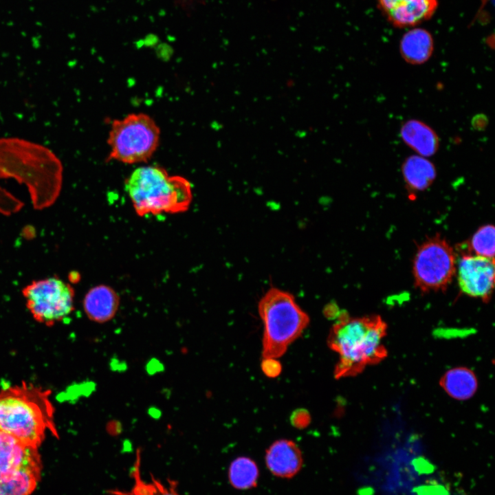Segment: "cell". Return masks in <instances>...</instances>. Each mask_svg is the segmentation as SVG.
<instances>
[{
    "label": "cell",
    "instance_id": "1",
    "mask_svg": "<svg viewBox=\"0 0 495 495\" xmlns=\"http://www.w3.org/2000/svg\"><path fill=\"white\" fill-rule=\"evenodd\" d=\"M63 172L60 160L50 148L18 138H0V179L14 178L24 184L35 209L55 202Z\"/></svg>",
    "mask_w": 495,
    "mask_h": 495
},
{
    "label": "cell",
    "instance_id": "2",
    "mask_svg": "<svg viewBox=\"0 0 495 495\" xmlns=\"http://www.w3.org/2000/svg\"><path fill=\"white\" fill-rule=\"evenodd\" d=\"M0 430L35 448L47 432L57 437L50 390L26 383L0 389Z\"/></svg>",
    "mask_w": 495,
    "mask_h": 495
},
{
    "label": "cell",
    "instance_id": "3",
    "mask_svg": "<svg viewBox=\"0 0 495 495\" xmlns=\"http://www.w3.org/2000/svg\"><path fill=\"white\" fill-rule=\"evenodd\" d=\"M387 325L378 315L351 318L342 316L331 328L328 346L339 354L336 379L356 375L387 355L383 340Z\"/></svg>",
    "mask_w": 495,
    "mask_h": 495
},
{
    "label": "cell",
    "instance_id": "4",
    "mask_svg": "<svg viewBox=\"0 0 495 495\" xmlns=\"http://www.w3.org/2000/svg\"><path fill=\"white\" fill-rule=\"evenodd\" d=\"M124 189L140 217L184 212L192 201L190 182L180 175H170L158 166L135 169L126 178Z\"/></svg>",
    "mask_w": 495,
    "mask_h": 495
},
{
    "label": "cell",
    "instance_id": "5",
    "mask_svg": "<svg viewBox=\"0 0 495 495\" xmlns=\"http://www.w3.org/2000/svg\"><path fill=\"white\" fill-rule=\"evenodd\" d=\"M258 310L264 324L263 358L282 356L309 322L294 296L277 287H271L265 293L258 302Z\"/></svg>",
    "mask_w": 495,
    "mask_h": 495
},
{
    "label": "cell",
    "instance_id": "6",
    "mask_svg": "<svg viewBox=\"0 0 495 495\" xmlns=\"http://www.w3.org/2000/svg\"><path fill=\"white\" fill-rule=\"evenodd\" d=\"M160 139V129L151 116L130 113L111 123L108 160L128 164L146 162L157 150Z\"/></svg>",
    "mask_w": 495,
    "mask_h": 495
},
{
    "label": "cell",
    "instance_id": "7",
    "mask_svg": "<svg viewBox=\"0 0 495 495\" xmlns=\"http://www.w3.org/2000/svg\"><path fill=\"white\" fill-rule=\"evenodd\" d=\"M22 294L34 320L47 326L65 320L74 310V289L57 276L32 280Z\"/></svg>",
    "mask_w": 495,
    "mask_h": 495
},
{
    "label": "cell",
    "instance_id": "8",
    "mask_svg": "<svg viewBox=\"0 0 495 495\" xmlns=\"http://www.w3.org/2000/svg\"><path fill=\"white\" fill-rule=\"evenodd\" d=\"M456 254L439 235L429 238L417 248L412 264L415 286L422 292L445 291L456 272Z\"/></svg>",
    "mask_w": 495,
    "mask_h": 495
},
{
    "label": "cell",
    "instance_id": "9",
    "mask_svg": "<svg viewBox=\"0 0 495 495\" xmlns=\"http://www.w3.org/2000/svg\"><path fill=\"white\" fill-rule=\"evenodd\" d=\"M457 280L463 293L487 302L494 283V259L463 253L457 264Z\"/></svg>",
    "mask_w": 495,
    "mask_h": 495
},
{
    "label": "cell",
    "instance_id": "10",
    "mask_svg": "<svg viewBox=\"0 0 495 495\" xmlns=\"http://www.w3.org/2000/svg\"><path fill=\"white\" fill-rule=\"evenodd\" d=\"M389 21L399 28L414 26L430 18L437 0H377Z\"/></svg>",
    "mask_w": 495,
    "mask_h": 495
},
{
    "label": "cell",
    "instance_id": "11",
    "mask_svg": "<svg viewBox=\"0 0 495 495\" xmlns=\"http://www.w3.org/2000/svg\"><path fill=\"white\" fill-rule=\"evenodd\" d=\"M265 463L267 469L274 476L292 478L301 470L303 456L300 448L293 441L279 439L267 449Z\"/></svg>",
    "mask_w": 495,
    "mask_h": 495
},
{
    "label": "cell",
    "instance_id": "12",
    "mask_svg": "<svg viewBox=\"0 0 495 495\" xmlns=\"http://www.w3.org/2000/svg\"><path fill=\"white\" fill-rule=\"evenodd\" d=\"M120 302L119 295L112 287L99 285L91 287L85 294L83 309L89 320L102 324L113 318Z\"/></svg>",
    "mask_w": 495,
    "mask_h": 495
},
{
    "label": "cell",
    "instance_id": "13",
    "mask_svg": "<svg viewBox=\"0 0 495 495\" xmlns=\"http://www.w3.org/2000/svg\"><path fill=\"white\" fill-rule=\"evenodd\" d=\"M399 135L407 146L422 157H432L439 148L438 134L421 120L413 118L405 121L400 127Z\"/></svg>",
    "mask_w": 495,
    "mask_h": 495
},
{
    "label": "cell",
    "instance_id": "14",
    "mask_svg": "<svg viewBox=\"0 0 495 495\" xmlns=\"http://www.w3.org/2000/svg\"><path fill=\"white\" fill-rule=\"evenodd\" d=\"M41 465L38 448L27 446L0 430V471Z\"/></svg>",
    "mask_w": 495,
    "mask_h": 495
},
{
    "label": "cell",
    "instance_id": "15",
    "mask_svg": "<svg viewBox=\"0 0 495 495\" xmlns=\"http://www.w3.org/2000/svg\"><path fill=\"white\" fill-rule=\"evenodd\" d=\"M41 465L0 471V495H30L41 475Z\"/></svg>",
    "mask_w": 495,
    "mask_h": 495
},
{
    "label": "cell",
    "instance_id": "16",
    "mask_svg": "<svg viewBox=\"0 0 495 495\" xmlns=\"http://www.w3.org/2000/svg\"><path fill=\"white\" fill-rule=\"evenodd\" d=\"M402 174L408 190L421 192L428 188L437 177L432 162L419 155L407 157L402 164Z\"/></svg>",
    "mask_w": 495,
    "mask_h": 495
},
{
    "label": "cell",
    "instance_id": "17",
    "mask_svg": "<svg viewBox=\"0 0 495 495\" xmlns=\"http://www.w3.org/2000/svg\"><path fill=\"white\" fill-rule=\"evenodd\" d=\"M434 41L432 35L422 28H414L404 34L400 41L399 52L408 64L419 65L432 56Z\"/></svg>",
    "mask_w": 495,
    "mask_h": 495
},
{
    "label": "cell",
    "instance_id": "18",
    "mask_svg": "<svg viewBox=\"0 0 495 495\" xmlns=\"http://www.w3.org/2000/svg\"><path fill=\"white\" fill-rule=\"evenodd\" d=\"M133 485L128 490H110L111 495H180L175 482L168 480L166 483L151 476L150 479L142 477L140 470V454L137 452L136 460L132 470Z\"/></svg>",
    "mask_w": 495,
    "mask_h": 495
},
{
    "label": "cell",
    "instance_id": "19",
    "mask_svg": "<svg viewBox=\"0 0 495 495\" xmlns=\"http://www.w3.org/2000/svg\"><path fill=\"white\" fill-rule=\"evenodd\" d=\"M440 384L448 395L458 400L470 398L478 387L474 373L464 367L448 370L441 378Z\"/></svg>",
    "mask_w": 495,
    "mask_h": 495
},
{
    "label": "cell",
    "instance_id": "20",
    "mask_svg": "<svg viewBox=\"0 0 495 495\" xmlns=\"http://www.w3.org/2000/svg\"><path fill=\"white\" fill-rule=\"evenodd\" d=\"M228 478L232 487L239 490H247L257 486L259 468L256 463L248 456H239L230 463Z\"/></svg>",
    "mask_w": 495,
    "mask_h": 495
},
{
    "label": "cell",
    "instance_id": "21",
    "mask_svg": "<svg viewBox=\"0 0 495 495\" xmlns=\"http://www.w3.org/2000/svg\"><path fill=\"white\" fill-rule=\"evenodd\" d=\"M494 227L485 225L480 227L468 243V253L494 259Z\"/></svg>",
    "mask_w": 495,
    "mask_h": 495
},
{
    "label": "cell",
    "instance_id": "22",
    "mask_svg": "<svg viewBox=\"0 0 495 495\" xmlns=\"http://www.w3.org/2000/svg\"><path fill=\"white\" fill-rule=\"evenodd\" d=\"M23 202L0 186V212L10 215L17 212L23 207Z\"/></svg>",
    "mask_w": 495,
    "mask_h": 495
},
{
    "label": "cell",
    "instance_id": "23",
    "mask_svg": "<svg viewBox=\"0 0 495 495\" xmlns=\"http://www.w3.org/2000/svg\"><path fill=\"white\" fill-rule=\"evenodd\" d=\"M261 368L264 374L270 377H275L281 372V365L276 358H263Z\"/></svg>",
    "mask_w": 495,
    "mask_h": 495
},
{
    "label": "cell",
    "instance_id": "24",
    "mask_svg": "<svg viewBox=\"0 0 495 495\" xmlns=\"http://www.w3.org/2000/svg\"><path fill=\"white\" fill-rule=\"evenodd\" d=\"M309 415L304 410H296L292 416V424L298 428L306 427L309 424Z\"/></svg>",
    "mask_w": 495,
    "mask_h": 495
},
{
    "label": "cell",
    "instance_id": "25",
    "mask_svg": "<svg viewBox=\"0 0 495 495\" xmlns=\"http://www.w3.org/2000/svg\"><path fill=\"white\" fill-rule=\"evenodd\" d=\"M487 119L484 115H477L472 119V124L474 129L483 130L487 124Z\"/></svg>",
    "mask_w": 495,
    "mask_h": 495
}]
</instances>
